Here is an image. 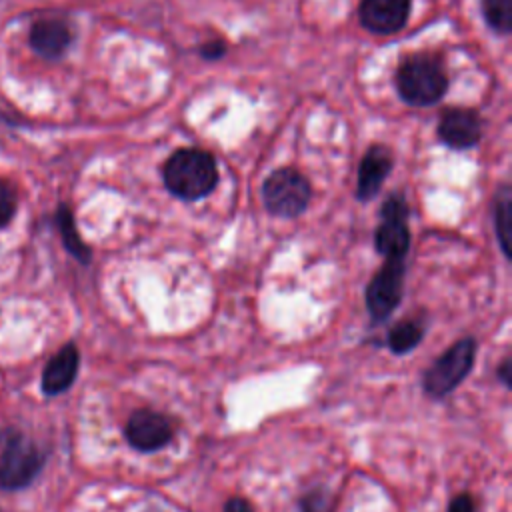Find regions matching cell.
I'll list each match as a JSON object with an SVG mask.
<instances>
[{
  "instance_id": "cell-3",
  "label": "cell",
  "mask_w": 512,
  "mask_h": 512,
  "mask_svg": "<svg viewBox=\"0 0 512 512\" xmlns=\"http://www.w3.org/2000/svg\"><path fill=\"white\" fill-rule=\"evenodd\" d=\"M44 456L16 428L0 432V488L18 490L28 486L40 472Z\"/></svg>"
},
{
  "instance_id": "cell-7",
  "label": "cell",
  "mask_w": 512,
  "mask_h": 512,
  "mask_svg": "<svg viewBox=\"0 0 512 512\" xmlns=\"http://www.w3.org/2000/svg\"><path fill=\"white\" fill-rule=\"evenodd\" d=\"M436 136L452 150H470L482 138V116L474 108H446L438 120Z\"/></svg>"
},
{
  "instance_id": "cell-11",
  "label": "cell",
  "mask_w": 512,
  "mask_h": 512,
  "mask_svg": "<svg viewBox=\"0 0 512 512\" xmlns=\"http://www.w3.org/2000/svg\"><path fill=\"white\" fill-rule=\"evenodd\" d=\"M72 44V30L62 18H42L30 28V46L46 60H58Z\"/></svg>"
},
{
  "instance_id": "cell-9",
  "label": "cell",
  "mask_w": 512,
  "mask_h": 512,
  "mask_svg": "<svg viewBox=\"0 0 512 512\" xmlns=\"http://www.w3.org/2000/svg\"><path fill=\"white\" fill-rule=\"evenodd\" d=\"M410 10L412 0H362L358 18L370 34L392 36L406 26Z\"/></svg>"
},
{
  "instance_id": "cell-5",
  "label": "cell",
  "mask_w": 512,
  "mask_h": 512,
  "mask_svg": "<svg viewBox=\"0 0 512 512\" xmlns=\"http://www.w3.org/2000/svg\"><path fill=\"white\" fill-rule=\"evenodd\" d=\"M476 358V340L464 338L448 348L424 374L422 386L430 398L448 396L470 372Z\"/></svg>"
},
{
  "instance_id": "cell-8",
  "label": "cell",
  "mask_w": 512,
  "mask_h": 512,
  "mask_svg": "<svg viewBox=\"0 0 512 512\" xmlns=\"http://www.w3.org/2000/svg\"><path fill=\"white\" fill-rule=\"evenodd\" d=\"M172 434V422L164 414L152 410H136L124 426L128 444L140 452H154L164 448L172 440Z\"/></svg>"
},
{
  "instance_id": "cell-17",
  "label": "cell",
  "mask_w": 512,
  "mask_h": 512,
  "mask_svg": "<svg viewBox=\"0 0 512 512\" xmlns=\"http://www.w3.org/2000/svg\"><path fill=\"white\" fill-rule=\"evenodd\" d=\"M424 336V326L418 320H404L396 324L388 334V348L394 354L410 352Z\"/></svg>"
},
{
  "instance_id": "cell-13",
  "label": "cell",
  "mask_w": 512,
  "mask_h": 512,
  "mask_svg": "<svg viewBox=\"0 0 512 512\" xmlns=\"http://www.w3.org/2000/svg\"><path fill=\"white\" fill-rule=\"evenodd\" d=\"M376 250L386 260H402L410 248L406 218H382L374 236Z\"/></svg>"
},
{
  "instance_id": "cell-15",
  "label": "cell",
  "mask_w": 512,
  "mask_h": 512,
  "mask_svg": "<svg viewBox=\"0 0 512 512\" xmlns=\"http://www.w3.org/2000/svg\"><path fill=\"white\" fill-rule=\"evenodd\" d=\"M56 224H58V230H60V236H62V242L66 246V250L78 258L80 262H88L90 260V250L88 246L84 244V240L80 238L78 230H76V222H74V216L70 212L68 206H60L58 212H56Z\"/></svg>"
},
{
  "instance_id": "cell-18",
  "label": "cell",
  "mask_w": 512,
  "mask_h": 512,
  "mask_svg": "<svg viewBox=\"0 0 512 512\" xmlns=\"http://www.w3.org/2000/svg\"><path fill=\"white\" fill-rule=\"evenodd\" d=\"M16 212V194L12 186L0 180V228H4Z\"/></svg>"
},
{
  "instance_id": "cell-23",
  "label": "cell",
  "mask_w": 512,
  "mask_h": 512,
  "mask_svg": "<svg viewBox=\"0 0 512 512\" xmlns=\"http://www.w3.org/2000/svg\"><path fill=\"white\" fill-rule=\"evenodd\" d=\"M222 512H254V508L250 506L248 500L244 498H230L226 504H224V510Z\"/></svg>"
},
{
  "instance_id": "cell-10",
  "label": "cell",
  "mask_w": 512,
  "mask_h": 512,
  "mask_svg": "<svg viewBox=\"0 0 512 512\" xmlns=\"http://www.w3.org/2000/svg\"><path fill=\"white\" fill-rule=\"evenodd\" d=\"M392 166H394L392 152L382 144H372L364 152V156L360 160V166H358L356 198L362 200V202L372 200L380 192V188H382L386 176L390 174Z\"/></svg>"
},
{
  "instance_id": "cell-1",
  "label": "cell",
  "mask_w": 512,
  "mask_h": 512,
  "mask_svg": "<svg viewBox=\"0 0 512 512\" xmlns=\"http://www.w3.org/2000/svg\"><path fill=\"white\" fill-rule=\"evenodd\" d=\"M162 180L180 200H200L218 184L216 158L202 148H178L162 166Z\"/></svg>"
},
{
  "instance_id": "cell-6",
  "label": "cell",
  "mask_w": 512,
  "mask_h": 512,
  "mask_svg": "<svg viewBox=\"0 0 512 512\" xmlns=\"http://www.w3.org/2000/svg\"><path fill=\"white\" fill-rule=\"evenodd\" d=\"M402 260H386L366 288V308L374 320H386L402 298Z\"/></svg>"
},
{
  "instance_id": "cell-22",
  "label": "cell",
  "mask_w": 512,
  "mask_h": 512,
  "mask_svg": "<svg viewBox=\"0 0 512 512\" xmlns=\"http://www.w3.org/2000/svg\"><path fill=\"white\" fill-rule=\"evenodd\" d=\"M448 512H474V500L470 494H458L456 498H452V502L448 504Z\"/></svg>"
},
{
  "instance_id": "cell-20",
  "label": "cell",
  "mask_w": 512,
  "mask_h": 512,
  "mask_svg": "<svg viewBox=\"0 0 512 512\" xmlns=\"http://www.w3.org/2000/svg\"><path fill=\"white\" fill-rule=\"evenodd\" d=\"M300 512H330V498L322 490L308 492L300 498Z\"/></svg>"
},
{
  "instance_id": "cell-14",
  "label": "cell",
  "mask_w": 512,
  "mask_h": 512,
  "mask_svg": "<svg viewBox=\"0 0 512 512\" xmlns=\"http://www.w3.org/2000/svg\"><path fill=\"white\" fill-rule=\"evenodd\" d=\"M492 216L496 238L506 256H510V240H512V190L508 184H502L492 202Z\"/></svg>"
},
{
  "instance_id": "cell-4",
  "label": "cell",
  "mask_w": 512,
  "mask_h": 512,
  "mask_svg": "<svg viewBox=\"0 0 512 512\" xmlns=\"http://www.w3.org/2000/svg\"><path fill=\"white\" fill-rule=\"evenodd\" d=\"M312 188L308 178L296 168H278L262 184V200L266 210L278 218L300 216L310 202Z\"/></svg>"
},
{
  "instance_id": "cell-19",
  "label": "cell",
  "mask_w": 512,
  "mask_h": 512,
  "mask_svg": "<svg viewBox=\"0 0 512 512\" xmlns=\"http://www.w3.org/2000/svg\"><path fill=\"white\" fill-rule=\"evenodd\" d=\"M380 216L382 218H408V204H406L404 196L398 192L390 194L380 208Z\"/></svg>"
},
{
  "instance_id": "cell-16",
  "label": "cell",
  "mask_w": 512,
  "mask_h": 512,
  "mask_svg": "<svg viewBox=\"0 0 512 512\" xmlns=\"http://www.w3.org/2000/svg\"><path fill=\"white\" fill-rule=\"evenodd\" d=\"M480 10L494 34L508 36L512 32V0H480Z\"/></svg>"
},
{
  "instance_id": "cell-2",
  "label": "cell",
  "mask_w": 512,
  "mask_h": 512,
  "mask_svg": "<svg viewBox=\"0 0 512 512\" xmlns=\"http://www.w3.org/2000/svg\"><path fill=\"white\" fill-rule=\"evenodd\" d=\"M448 84L444 64L428 52L406 56L394 72V86L400 100L416 108L436 104L446 94Z\"/></svg>"
},
{
  "instance_id": "cell-24",
  "label": "cell",
  "mask_w": 512,
  "mask_h": 512,
  "mask_svg": "<svg viewBox=\"0 0 512 512\" xmlns=\"http://www.w3.org/2000/svg\"><path fill=\"white\" fill-rule=\"evenodd\" d=\"M500 378H502V382L506 384V386H510V360L506 358L504 362H502V366H500Z\"/></svg>"
},
{
  "instance_id": "cell-21",
  "label": "cell",
  "mask_w": 512,
  "mask_h": 512,
  "mask_svg": "<svg viewBox=\"0 0 512 512\" xmlns=\"http://www.w3.org/2000/svg\"><path fill=\"white\" fill-rule=\"evenodd\" d=\"M228 50V44L226 40L222 38H214V40H208V42H202L200 48H198V54L202 60H208V62H216L220 60Z\"/></svg>"
},
{
  "instance_id": "cell-12",
  "label": "cell",
  "mask_w": 512,
  "mask_h": 512,
  "mask_svg": "<svg viewBox=\"0 0 512 512\" xmlns=\"http://www.w3.org/2000/svg\"><path fill=\"white\" fill-rule=\"evenodd\" d=\"M78 364H80V356L74 344H66L64 348H60L44 366V372H42L44 394L56 396L68 390L78 374Z\"/></svg>"
}]
</instances>
